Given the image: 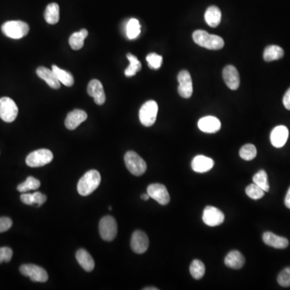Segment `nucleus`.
Wrapping results in <instances>:
<instances>
[{"instance_id":"1","label":"nucleus","mask_w":290,"mask_h":290,"mask_svg":"<svg viewBox=\"0 0 290 290\" xmlns=\"http://www.w3.org/2000/svg\"><path fill=\"white\" fill-rule=\"evenodd\" d=\"M193 39L197 45L210 50H219L224 46V40L220 36L209 34L203 30H197L193 33Z\"/></svg>"},{"instance_id":"2","label":"nucleus","mask_w":290,"mask_h":290,"mask_svg":"<svg viewBox=\"0 0 290 290\" xmlns=\"http://www.w3.org/2000/svg\"><path fill=\"white\" fill-rule=\"evenodd\" d=\"M100 182V174L97 170H89L78 181V194L82 196H88L96 190Z\"/></svg>"},{"instance_id":"3","label":"nucleus","mask_w":290,"mask_h":290,"mask_svg":"<svg viewBox=\"0 0 290 290\" xmlns=\"http://www.w3.org/2000/svg\"><path fill=\"white\" fill-rule=\"evenodd\" d=\"M2 31L7 37L18 40L27 36L29 26L28 24L20 20H12L7 21L2 25Z\"/></svg>"},{"instance_id":"4","label":"nucleus","mask_w":290,"mask_h":290,"mask_svg":"<svg viewBox=\"0 0 290 290\" xmlns=\"http://www.w3.org/2000/svg\"><path fill=\"white\" fill-rule=\"evenodd\" d=\"M126 167L131 174L135 176H141L147 170V165L136 152L129 151L124 156Z\"/></svg>"},{"instance_id":"5","label":"nucleus","mask_w":290,"mask_h":290,"mask_svg":"<svg viewBox=\"0 0 290 290\" xmlns=\"http://www.w3.org/2000/svg\"><path fill=\"white\" fill-rule=\"evenodd\" d=\"M158 113V105L153 100L147 101L140 110V121L145 127H151L156 122Z\"/></svg>"},{"instance_id":"6","label":"nucleus","mask_w":290,"mask_h":290,"mask_svg":"<svg viewBox=\"0 0 290 290\" xmlns=\"http://www.w3.org/2000/svg\"><path fill=\"white\" fill-rule=\"evenodd\" d=\"M54 159V155L49 149L36 150L31 152L26 158V164L31 168L41 167L50 163Z\"/></svg>"},{"instance_id":"7","label":"nucleus","mask_w":290,"mask_h":290,"mask_svg":"<svg viewBox=\"0 0 290 290\" xmlns=\"http://www.w3.org/2000/svg\"><path fill=\"white\" fill-rule=\"evenodd\" d=\"M18 107L8 97L0 98V118L7 123H11L18 116Z\"/></svg>"},{"instance_id":"8","label":"nucleus","mask_w":290,"mask_h":290,"mask_svg":"<svg viewBox=\"0 0 290 290\" xmlns=\"http://www.w3.org/2000/svg\"><path fill=\"white\" fill-rule=\"evenodd\" d=\"M117 223L112 216L103 217L99 223V233L101 238L105 241H112L117 234Z\"/></svg>"},{"instance_id":"9","label":"nucleus","mask_w":290,"mask_h":290,"mask_svg":"<svg viewBox=\"0 0 290 290\" xmlns=\"http://www.w3.org/2000/svg\"><path fill=\"white\" fill-rule=\"evenodd\" d=\"M20 271L21 274L29 277L35 282H45L49 279L47 272L40 266L35 264H24L20 266Z\"/></svg>"},{"instance_id":"10","label":"nucleus","mask_w":290,"mask_h":290,"mask_svg":"<svg viewBox=\"0 0 290 290\" xmlns=\"http://www.w3.org/2000/svg\"><path fill=\"white\" fill-rule=\"evenodd\" d=\"M147 194L150 198L156 200L161 205H167L170 202V194L167 188L162 184L155 183L148 185Z\"/></svg>"},{"instance_id":"11","label":"nucleus","mask_w":290,"mask_h":290,"mask_svg":"<svg viewBox=\"0 0 290 290\" xmlns=\"http://www.w3.org/2000/svg\"><path fill=\"white\" fill-rule=\"evenodd\" d=\"M224 214L221 210L214 206H206L203 211V220L205 224L210 227L221 225L224 221Z\"/></svg>"},{"instance_id":"12","label":"nucleus","mask_w":290,"mask_h":290,"mask_svg":"<svg viewBox=\"0 0 290 290\" xmlns=\"http://www.w3.org/2000/svg\"><path fill=\"white\" fill-rule=\"evenodd\" d=\"M178 93L182 98H189L193 94L192 78L187 70L180 72L177 76Z\"/></svg>"},{"instance_id":"13","label":"nucleus","mask_w":290,"mask_h":290,"mask_svg":"<svg viewBox=\"0 0 290 290\" xmlns=\"http://www.w3.org/2000/svg\"><path fill=\"white\" fill-rule=\"evenodd\" d=\"M149 240L147 234L141 231H136L131 239V248L136 254H143L147 250Z\"/></svg>"},{"instance_id":"14","label":"nucleus","mask_w":290,"mask_h":290,"mask_svg":"<svg viewBox=\"0 0 290 290\" xmlns=\"http://www.w3.org/2000/svg\"><path fill=\"white\" fill-rule=\"evenodd\" d=\"M87 92L89 96L94 98V103L98 105H103L106 102V94L103 84L100 81L93 79L90 81L87 87Z\"/></svg>"},{"instance_id":"15","label":"nucleus","mask_w":290,"mask_h":290,"mask_svg":"<svg viewBox=\"0 0 290 290\" xmlns=\"http://www.w3.org/2000/svg\"><path fill=\"white\" fill-rule=\"evenodd\" d=\"M223 80L229 89L235 90L239 87V74L236 68L233 65H227L223 70Z\"/></svg>"},{"instance_id":"16","label":"nucleus","mask_w":290,"mask_h":290,"mask_svg":"<svg viewBox=\"0 0 290 290\" xmlns=\"http://www.w3.org/2000/svg\"><path fill=\"white\" fill-rule=\"evenodd\" d=\"M198 126L202 132L215 133L221 129V122L214 116H205L199 121Z\"/></svg>"},{"instance_id":"17","label":"nucleus","mask_w":290,"mask_h":290,"mask_svg":"<svg viewBox=\"0 0 290 290\" xmlns=\"http://www.w3.org/2000/svg\"><path fill=\"white\" fill-rule=\"evenodd\" d=\"M289 130L286 126H277L271 132V143L275 147H282L288 140Z\"/></svg>"},{"instance_id":"18","label":"nucleus","mask_w":290,"mask_h":290,"mask_svg":"<svg viewBox=\"0 0 290 290\" xmlns=\"http://www.w3.org/2000/svg\"><path fill=\"white\" fill-rule=\"evenodd\" d=\"M87 114L83 110H74L69 112L65 119V127L69 130L76 129L81 123L87 120Z\"/></svg>"},{"instance_id":"19","label":"nucleus","mask_w":290,"mask_h":290,"mask_svg":"<svg viewBox=\"0 0 290 290\" xmlns=\"http://www.w3.org/2000/svg\"><path fill=\"white\" fill-rule=\"evenodd\" d=\"M214 162L212 159L207 156L199 155L193 159L192 166L193 170L196 173H205L210 171L214 167Z\"/></svg>"},{"instance_id":"20","label":"nucleus","mask_w":290,"mask_h":290,"mask_svg":"<svg viewBox=\"0 0 290 290\" xmlns=\"http://www.w3.org/2000/svg\"><path fill=\"white\" fill-rule=\"evenodd\" d=\"M263 243L277 249H284L289 246V240L286 238L273 234L272 232H264L263 234Z\"/></svg>"},{"instance_id":"21","label":"nucleus","mask_w":290,"mask_h":290,"mask_svg":"<svg viewBox=\"0 0 290 290\" xmlns=\"http://www.w3.org/2000/svg\"><path fill=\"white\" fill-rule=\"evenodd\" d=\"M36 74L42 80L45 81L48 85L53 89H58L60 88V83L58 81V78L53 70H50L44 66H40L36 69Z\"/></svg>"},{"instance_id":"22","label":"nucleus","mask_w":290,"mask_h":290,"mask_svg":"<svg viewBox=\"0 0 290 290\" xmlns=\"http://www.w3.org/2000/svg\"><path fill=\"white\" fill-rule=\"evenodd\" d=\"M224 263L228 268L240 269L245 263V258L239 251H232L227 255Z\"/></svg>"},{"instance_id":"23","label":"nucleus","mask_w":290,"mask_h":290,"mask_svg":"<svg viewBox=\"0 0 290 290\" xmlns=\"http://www.w3.org/2000/svg\"><path fill=\"white\" fill-rule=\"evenodd\" d=\"M76 259L81 267L87 271L91 272L94 268V261L89 255V252L85 249H79L76 253Z\"/></svg>"},{"instance_id":"24","label":"nucleus","mask_w":290,"mask_h":290,"mask_svg":"<svg viewBox=\"0 0 290 290\" xmlns=\"http://www.w3.org/2000/svg\"><path fill=\"white\" fill-rule=\"evenodd\" d=\"M221 11L216 6H210L205 11V20L209 26L216 28L221 22Z\"/></svg>"},{"instance_id":"25","label":"nucleus","mask_w":290,"mask_h":290,"mask_svg":"<svg viewBox=\"0 0 290 290\" xmlns=\"http://www.w3.org/2000/svg\"><path fill=\"white\" fill-rule=\"evenodd\" d=\"M88 36V31L87 29H82L78 32H74L69 37V43L70 47L74 50H79L84 45V40Z\"/></svg>"},{"instance_id":"26","label":"nucleus","mask_w":290,"mask_h":290,"mask_svg":"<svg viewBox=\"0 0 290 290\" xmlns=\"http://www.w3.org/2000/svg\"><path fill=\"white\" fill-rule=\"evenodd\" d=\"M52 70L58 78V81L65 87H72L74 85V78L69 72L65 71L64 69H60L57 65H53Z\"/></svg>"},{"instance_id":"27","label":"nucleus","mask_w":290,"mask_h":290,"mask_svg":"<svg viewBox=\"0 0 290 290\" xmlns=\"http://www.w3.org/2000/svg\"><path fill=\"white\" fill-rule=\"evenodd\" d=\"M45 20L49 25H56L59 21L60 15H59V5L56 2H53L48 5L45 11Z\"/></svg>"},{"instance_id":"28","label":"nucleus","mask_w":290,"mask_h":290,"mask_svg":"<svg viewBox=\"0 0 290 290\" xmlns=\"http://www.w3.org/2000/svg\"><path fill=\"white\" fill-rule=\"evenodd\" d=\"M284 54V50L280 46L269 45L263 51V59L265 61L279 60L283 58Z\"/></svg>"},{"instance_id":"29","label":"nucleus","mask_w":290,"mask_h":290,"mask_svg":"<svg viewBox=\"0 0 290 290\" xmlns=\"http://www.w3.org/2000/svg\"><path fill=\"white\" fill-rule=\"evenodd\" d=\"M141 33V25L138 20L131 19L127 22L126 26V34L127 37L130 40H134L137 38Z\"/></svg>"},{"instance_id":"30","label":"nucleus","mask_w":290,"mask_h":290,"mask_svg":"<svg viewBox=\"0 0 290 290\" xmlns=\"http://www.w3.org/2000/svg\"><path fill=\"white\" fill-rule=\"evenodd\" d=\"M127 58L130 61V65L127 69H125L126 77H132L136 75L137 72L140 71L141 69V63L140 62V60H138V58H136L134 55H132V54H127Z\"/></svg>"},{"instance_id":"31","label":"nucleus","mask_w":290,"mask_h":290,"mask_svg":"<svg viewBox=\"0 0 290 290\" xmlns=\"http://www.w3.org/2000/svg\"><path fill=\"white\" fill-rule=\"evenodd\" d=\"M190 274L195 280H200L205 275V268L204 263L199 260H194L190 264Z\"/></svg>"},{"instance_id":"32","label":"nucleus","mask_w":290,"mask_h":290,"mask_svg":"<svg viewBox=\"0 0 290 290\" xmlns=\"http://www.w3.org/2000/svg\"><path fill=\"white\" fill-rule=\"evenodd\" d=\"M253 182L258 185L264 192L269 191V184L268 181V175L264 170H261L259 172L255 174L253 176Z\"/></svg>"},{"instance_id":"33","label":"nucleus","mask_w":290,"mask_h":290,"mask_svg":"<svg viewBox=\"0 0 290 290\" xmlns=\"http://www.w3.org/2000/svg\"><path fill=\"white\" fill-rule=\"evenodd\" d=\"M40 186V182L33 176H29L27 180L18 185L17 190L21 193L29 192L30 190H36Z\"/></svg>"},{"instance_id":"34","label":"nucleus","mask_w":290,"mask_h":290,"mask_svg":"<svg viewBox=\"0 0 290 290\" xmlns=\"http://www.w3.org/2000/svg\"><path fill=\"white\" fill-rule=\"evenodd\" d=\"M257 147L252 144L243 145L239 151V156L245 161H252L257 156Z\"/></svg>"},{"instance_id":"35","label":"nucleus","mask_w":290,"mask_h":290,"mask_svg":"<svg viewBox=\"0 0 290 290\" xmlns=\"http://www.w3.org/2000/svg\"><path fill=\"white\" fill-rule=\"evenodd\" d=\"M246 194L250 199L258 200L264 196V191L256 184H250L246 188Z\"/></svg>"},{"instance_id":"36","label":"nucleus","mask_w":290,"mask_h":290,"mask_svg":"<svg viewBox=\"0 0 290 290\" xmlns=\"http://www.w3.org/2000/svg\"><path fill=\"white\" fill-rule=\"evenodd\" d=\"M146 60H147L148 65H149L151 69H158L161 68V65H162L163 58L158 54L152 53V54L147 55Z\"/></svg>"},{"instance_id":"37","label":"nucleus","mask_w":290,"mask_h":290,"mask_svg":"<svg viewBox=\"0 0 290 290\" xmlns=\"http://www.w3.org/2000/svg\"><path fill=\"white\" fill-rule=\"evenodd\" d=\"M277 281L282 287H290V267L285 268L280 272Z\"/></svg>"},{"instance_id":"38","label":"nucleus","mask_w":290,"mask_h":290,"mask_svg":"<svg viewBox=\"0 0 290 290\" xmlns=\"http://www.w3.org/2000/svg\"><path fill=\"white\" fill-rule=\"evenodd\" d=\"M13 252L11 248L8 247H2L0 248V263L2 262H9L12 258Z\"/></svg>"},{"instance_id":"39","label":"nucleus","mask_w":290,"mask_h":290,"mask_svg":"<svg viewBox=\"0 0 290 290\" xmlns=\"http://www.w3.org/2000/svg\"><path fill=\"white\" fill-rule=\"evenodd\" d=\"M12 226V220L7 217L0 218V233L9 230Z\"/></svg>"},{"instance_id":"40","label":"nucleus","mask_w":290,"mask_h":290,"mask_svg":"<svg viewBox=\"0 0 290 290\" xmlns=\"http://www.w3.org/2000/svg\"><path fill=\"white\" fill-rule=\"evenodd\" d=\"M32 194H33L34 205H36V206L42 205L47 200V198L45 194H41V193L35 192Z\"/></svg>"},{"instance_id":"41","label":"nucleus","mask_w":290,"mask_h":290,"mask_svg":"<svg viewBox=\"0 0 290 290\" xmlns=\"http://www.w3.org/2000/svg\"><path fill=\"white\" fill-rule=\"evenodd\" d=\"M20 200L26 205H34L33 194L23 193L20 196Z\"/></svg>"},{"instance_id":"42","label":"nucleus","mask_w":290,"mask_h":290,"mask_svg":"<svg viewBox=\"0 0 290 290\" xmlns=\"http://www.w3.org/2000/svg\"><path fill=\"white\" fill-rule=\"evenodd\" d=\"M283 103L286 109L290 111V88L286 91V94L284 95Z\"/></svg>"},{"instance_id":"43","label":"nucleus","mask_w":290,"mask_h":290,"mask_svg":"<svg viewBox=\"0 0 290 290\" xmlns=\"http://www.w3.org/2000/svg\"><path fill=\"white\" fill-rule=\"evenodd\" d=\"M285 204H286V207L290 209V187L287 194H286V199H285Z\"/></svg>"},{"instance_id":"44","label":"nucleus","mask_w":290,"mask_h":290,"mask_svg":"<svg viewBox=\"0 0 290 290\" xmlns=\"http://www.w3.org/2000/svg\"><path fill=\"white\" fill-rule=\"evenodd\" d=\"M149 198L150 197L148 196V194H143V195L141 196V199H143V200H145V201H147V200L149 199Z\"/></svg>"},{"instance_id":"45","label":"nucleus","mask_w":290,"mask_h":290,"mask_svg":"<svg viewBox=\"0 0 290 290\" xmlns=\"http://www.w3.org/2000/svg\"><path fill=\"white\" fill-rule=\"evenodd\" d=\"M144 290H158V289H156V288H145V289H144Z\"/></svg>"}]
</instances>
